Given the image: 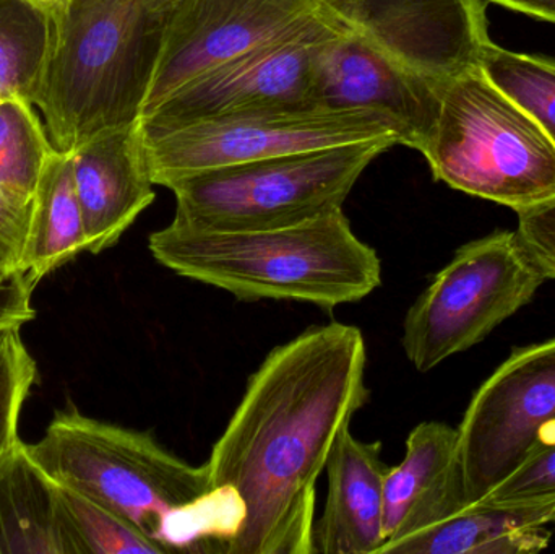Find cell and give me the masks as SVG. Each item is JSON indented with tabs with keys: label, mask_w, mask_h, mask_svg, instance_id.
Segmentation results:
<instances>
[{
	"label": "cell",
	"mask_w": 555,
	"mask_h": 554,
	"mask_svg": "<svg viewBox=\"0 0 555 554\" xmlns=\"http://www.w3.org/2000/svg\"><path fill=\"white\" fill-rule=\"evenodd\" d=\"M33 2L38 3L44 12H48L51 20H54L62 12L68 0H33Z\"/></svg>",
	"instance_id": "obj_30"
},
{
	"label": "cell",
	"mask_w": 555,
	"mask_h": 554,
	"mask_svg": "<svg viewBox=\"0 0 555 554\" xmlns=\"http://www.w3.org/2000/svg\"><path fill=\"white\" fill-rule=\"evenodd\" d=\"M478 503L498 507L554 504L555 433L534 446L524 462Z\"/></svg>",
	"instance_id": "obj_25"
},
{
	"label": "cell",
	"mask_w": 555,
	"mask_h": 554,
	"mask_svg": "<svg viewBox=\"0 0 555 554\" xmlns=\"http://www.w3.org/2000/svg\"><path fill=\"white\" fill-rule=\"evenodd\" d=\"M489 2L555 23V0H489Z\"/></svg>",
	"instance_id": "obj_29"
},
{
	"label": "cell",
	"mask_w": 555,
	"mask_h": 554,
	"mask_svg": "<svg viewBox=\"0 0 555 554\" xmlns=\"http://www.w3.org/2000/svg\"><path fill=\"white\" fill-rule=\"evenodd\" d=\"M555 503L498 507L469 504L440 523L384 546L380 554H534L550 546Z\"/></svg>",
	"instance_id": "obj_18"
},
{
	"label": "cell",
	"mask_w": 555,
	"mask_h": 554,
	"mask_svg": "<svg viewBox=\"0 0 555 554\" xmlns=\"http://www.w3.org/2000/svg\"><path fill=\"white\" fill-rule=\"evenodd\" d=\"M61 487L106 507L172 553H224L244 523V506L211 484L207 464L192 465L150 433L55 412L41 441L28 445Z\"/></svg>",
	"instance_id": "obj_2"
},
{
	"label": "cell",
	"mask_w": 555,
	"mask_h": 554,
	"mask_svg": "<svg viewBox=\"0 0 555 554\" xmlns=\"http://www.w3.org/2000/svg\"><path fill=\"white\" fill-rule=\"evenodd\" d=\"M517 234L547 280H555V195L517 210Z\"/></svg>",
	"instance_id": "obj_27"
},
{
	"label": "cell",
	"mask_w": 555,
	"mask_h": 554,
	"mask_svg": "<svg viewBox=\"0 0 555 554\" xmlns=\"http://www.w3.org/2000/svg\"><path fill=\"white\" fill-rule=\"evenodd\" d=\"M33 286L25 276L15 275L0 282V328L25 325L36 318L31 306Z\"/></svg>",
	"instance_id": "obj_28"
},
{
	"label": "cell",
	"mask_w": 555,
	"mask_h": 554,
	"mask_svg": "<svg viewBox=\"0 0 555 554\" xmlns=\"http://www.w3.org/2000/svg\"><path fill=\"white\" fill-rule=\"evenodd\" d=\"M38 377L22 338V325L0 328V459L20 441L18 420Z\"/></svg>",
	"instance_id": "obj_24"
},
{
	"label": "cell",
	"mask_w": 555,
	"mask_h": 554,
	"mask_svg": "<svg viewBox=\"0 0 555 554\" xmlns=\"http://www.w3.org/2000/svg\"><path fill=\"white\" fill-rule=\"evenodd\" d=\"M423 155L437 181L515 211L555 195L553 140L479 65L443 85Z\"/></svg>",
	"instance_id": "obj_5"
},
{
	"label": "cell",
	"mask_w": 555,
	"mask_h": 554,
	"mask_svg": "<svg viewBox=\"0 0 555 554\" xmlns=\"http://www.w3.org/2000/svg\"><path fill=\"white\" fill-rule=\"evenodd\" d=\"M384 503V546L468 506L460 471L459 428L439 422L417 425L408 436L403 461L388 471Z\"/></svg>",
	"instance_id": "obj_15"
},
{
	"label": "cell",
	"mask_w": 555,
	"mask_h": 554,
	"mask_svg": "<svg viewBox=\"0 0 555 554\" xmlns=\"http://www.w3.org/2000/svg\"><path fill=\"white\" fill-rule=\"evenodd\" d=\"M367 347L332 322L270 351L211 449V484L244 506L228 554H315V490L333 446L367 405Z\"/></svg>",
	"instance_id": "obj_1"
},
{
	"label": "cell",
	"mask_w": 555,
	"mask_h": 554,
	"mask_svg": "<svg viewBox=\"0 0 555 554\" xmlns=\"http://www.w3.org/2000/svg\"><path fill=\"white\" fill-rule=\"evenodd\" d=\"M142 124V123H140ZM146 162L155 185L205 169L272 156L393 137L397 127L375 111L319 106L266 107L182 126H142Z\"/></svg>",
	"instance_id": "obj_8"
},
{
	"label": "cell",
	"mask_w": 555,
	"mask_h": 554,
	"mask_svg": "<svg viewBox=\"0 0 555 554\" xmlns=\"http://www.w3.org/2000/svg\"><path fill=\"white\" fill-rule=\"evenodd\" d=\"M61 488L83 554H163L152 540L106 507L77 491Z\"/></svg>",
	"instance_id": "obj_23"
},
{
	"label": "cell",
	"mask_w": 555,
	"mask_h": 554,
	"mask_svg": "<svg viewBox=\"0 0 555 554\" xmlns=\"http://www.w3.org/2000/svg\"><path fill=\"white\" fill-rule=\"evenodd\" d=\"M322 7V0H176L142 116L210 72L309 22Z\"/></svg>",
	"instance_id": "obj_11"
},
{
	"label": "cell",
	"mask_w": 555,
	"mask_h": 554,
	"mask_svg": "<svg viewBox=\"0 0 555 554\" xmlns=\"http://www.w3.org/2000/svg\"><path fill=\"white\" fill-rule=\"evenodd\" d=\"M52 44V20L33 0H0V100L35 104Z\"/></svg>",
	"instance_id": "obj_20"
},
{
	"label": "cell",
	"mask_w": 555,
	"mask_h": 554,
	"mask_svg": "<svg viewBox=\"0 0 555 554\" xmlns=\"http://www.w3.org/2000/svg\"><path fill=\"white\" fill-rule=\"evenodd\" d=\"M443 85L401 67L346 28L320 55L310 104L375 111L397 127L400 145L423 153L439 116Z\"/></svg>",
	"instance_id": "obj_13"
},
{
	"label": "cell",
	"mask_w": 555,
	"mask_h": 554,
	"mask_svg": "<svg viewBox=\"0 0 555 554\" xmlns=\"http://www.w3.org/2000/svg\"><path fill=\"white\" fill-rule=\"evenodd\" d=\"M87 249L83 215L72 175V155L54 152L33 194L22 275L35 288L46 275Z\"/></svg>",
	"instance_id": "obj_19"
},
{
	"label": "cell",
	"mask_w": 555,
	"mask_h": 554,
	"mask_svg": "<svg viewBox=\"0 0 555 554\" xmlns=\"http://www.w3.org/2000/svg\"><path fill=\"white\" fill-rule=\"evenodd\" d=\"M0 554H83L61 485L22 439L0 459Z\"/></svg>",
	"instance_id": "obj_17"
},
{
	"label": "cell",
	"mask_w": 555,
	"mask_h": 554,
	"mask_svg": "<svg viewBox=\"0 0 555 554\" xmlns=\"http://www.w3.org/2000/svg\"><path fill=\"white\" fill-rule=\"evenodd\" d=\"M36 106L22 98L0 100V184L33 197L54 153Z\"/></svg>",
	"instance_id": "obj_21"
},
{
	"label": "cell",
	"mask_w": 555,
	"mask_h": 554,
	"mask_svg": "<svg viewBox=\"0 0 555 554\" xmlns=\"http://www.w3.org/2000/svg\"><path fill=\"white\" fill-rule=\"evenodd\" d=\"M345 29L323 5L304 25L182 88L140 123L165 129L266 107L312 106L320 55Z\"/></svg>",
	"instance_id": "obj_10"
},
{
	"label": "cell",
	"mask_w": 555,
	"mask_h": 554,
	"mask_svg": "<svg viewBox=\"0 0 555 554\" xmlns=\"http://www.w3.org/2000/svg\"><path fill=\"white\" fill-rule=\"evenodd\" d=\"M153 259L241 301L307 302L332 311L382 285V260L343 208L293 227L221 231L172 220L150 234Z\"/></svg>",
	"instance_id": "obj_3"
},
{
	"label": "cell",
	"mask_w": 555,
	"mask_h": 554,
	"mask_svg": "<svg viewBox=\"0 0 555 554\" xmlns=\"http://www.w3.org/2000/svg\"><path fill=\"white\" fill-rule=\"evenodd\" d=\"M479 67L508 96L520 103L555 145V61L520 54L489 42Z\"/></svg>",
	"instance_id": "obj_22"
},
{
	"label": "cell",
	"mask_w": 555,
	"mask_h": 554,
	"mask_svg": "<svg viewBox=\"0 0 555 554\" xmlns=\"http://www.w3.org/2000/svg\"><path fill=\"white\" fill-rule=\"evenodd\" d=\"M547 282L517 231L463 244L403 322L404 355L420 373L481 344Z\"/></svg>",
	"instance_id": "obj_7"
},
{
	"label": "cell",
	"mask_w": 555,
	"mask_h": 554,
	"mask_svg": "<svg viewBox=\"0 0 555 554\" xmlns=\"http://www.w3.org/2000/svg\"><path fill=\"white\" fill-rule=\"evenodd\" d=\"M554 524H555V520H554Z\"/></svg>",
	"instance_id": "obj_31"
},
{
	"label": "cell",
	"mask_w": 555,
	"mask_h": 554,
	"mask_svg": "<svg viewBox=\"0 0 555 554\" xmlns=\"http://www.w3.org/2000/svg\"><path fill=\"white\" fill-rule=\"evenodd\" d=\"M393 137L205 169L169 185L175 220L208 230L293 227L339 210Z\"/></svg>",
	"instance_id": "obj_6"
},
{
	"label": "cell",
	"mask_w": 555,
	"mask_h": 554,
	"mask_svg": "<svg viewBox=\"0 0 555 554\" xmlns=\"http://www.w3.org/2000/svg\"><path fill=\"white\" fill-rule=\"evenodd\" d=\"M72 155L75 192L83 215L87 253L119 243L155 201L140 119L90 137Z\"/></svg>",
	"instance_id": "obj_14"
},
{
	"label": "cell",
	"mask_w": 555,
	"mask_h": 554,
	"mask_svg": "<svg viewBox=\"0 0 555 554\" xmlns=\"http://www.w3.org/2000/svg\"><path fill=\"white\" fill-rule=\"evenodd\" d=\"M380 441L364 442L345 429L326 462L325 507L315 519V553L378 554L385 543L384 497L388 467Z\"/></svg>",
	"instance_id": "obj_16"
},
{
	"label": "cell",
	"mask_w": 555,
	"mask_h": 554,
	"mask_svg": "<svg viewBox=\"0 0 555 554\" xmlns=\"http://www.w3.org/2000/svg\"><path fill=\"white\" fill-rule=\"evenodd\" d=\"M351 31L421 77L447 83L491 42L485 0H322Z\"/></svg>",
	"instance_id": "obj_12"
},
{
	"label": "cell",
	"mask_w": 555,
	"mask_h": 554,
	"mask_svg": "<svg viewBox=\"0 0 555 554\" xmlns=\"http://www.w3.org/2000/svg\"><path fill=\"white\" fill-rule=\"evenodd\" d=\"M176 0H68L35 106L55 152L142 116Z\"/></svg>",
	"instance_id": "obj_4"
},
{
	"label": "cell",
	"mask_w": 555,
	"mask_h": 554,
	"mask_svg": "<svg viewBox=\"0 0 555 554\" xmlns=\"http://www.w3.org/2000/svg\"><path fill=\"white\" fill-rule=\"evenodd\" d=\"M31 210L33 197L0 184V282L22 275Z\"/></svg>",
	"instance_id": "obj_26"
},
{
	"label": "cell",
	"mask_w": 555,
	"mask_h": 554,
	"mask_svg": "<svg viewBox=\"0 0 555 554\" xmlns=\"http://www.w3.org/2000/svg\"><path fill=\"white\" fill-rule=\"evenodd\" d=\"M555 433V338L518 348L479 387L459 426L466 504L478 503Z\"/></svg>",
	"instance_id": "obj_9"
}]
</instances>
